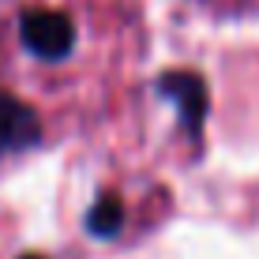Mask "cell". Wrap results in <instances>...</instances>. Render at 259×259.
Returning <instances> with one entry per match:
<instances>
[{
    "mask_svg": "<svg viewBox=\"0 0 259 259\" xmlns=\"http://www.w3.org/2000/svg\"><path fill=\"white\" fill-rule=\"evenodd\" d=\"M8 38L15 57L46 79L79 60L83 19L71 0H15L8 12Z\"/></svg>",
    "mask_w": 259,
    "mask_h": 259,
    "instance_id": "obj_1",
    "label": "cell"
},
{
    "mask_svg": "<svg viewBox=\"0 0 259 259\" xmlns=\"http://www.w3.org/2000/svg\"><path fill=\"white\" fill-rule=\"evenodd\" d=\"M41 139V117L38 109L15 98L12 91H0V158L23 154L26 147Z\"/></svg>",
    "mask_w": 259,
    "mask_h": 259,
    "instance_id": "obj_2",
    "label": "cell"
},
{
    "mask_svg": "<svg viewBox=\"0 0 259 259\" xmlns=\"http://www.w3.org/2000/svg\"><path fill=\"white\" fill-rule=\"evenodd\" d=\"M120 218H124V207L113 195H105V199H98L94 207H91V214H87V226H91V233H117L120 229Z\"/></svg>",
    "mask_w": 259,
    "mask_h": 259,
    "instance_id": "obj_3",
    "label": "cell"
}]
</instances>
